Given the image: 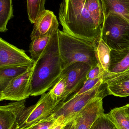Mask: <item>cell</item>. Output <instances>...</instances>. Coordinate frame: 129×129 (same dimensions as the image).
Returning <instances> with one entry per match:
<instances>
[{
  "label": "cell",
  "mask_w": 129,
  "mask_h": 129,
  "mask_svg": "<svg viewBox=\"0 0 129 129\" xmlns=\"http://www.w3.org/2000/svg\"><path fill=\"white\" fill-rule=\"evenodd\" d=\"M58 16L65 33L94 44L100 39L102 27L90 13L86 0H63Z\"/></svg>",
  "instance_id": "cell-1"
},
{
  "label": "cell",
  "mask_w": 129,
  "mask_h": 129,
  "mask_svg": "<svg viewBox=\"0 0 129 129\" xmlns=\"http://www.w3.org/2000/svg\"><path fill=\"white\" fill-rule=\"evenodd\" d=\"M59 30L52 36L35 63L30 81L31 96H39L45 93L54 85L61 74L63 70L59 50Z\"/></svg>",
  "instance_id": "cell-2"
},
{
  "label": "cell",
  "mask_w": 129,
  "mask_h": 129,
  "mask_svg": "<svg viewBox=\"0 0 129 129\" xmlns=\"http://www.w3.org/2000/svg\"><path fill=\"white\" fill-rule=\"evenodd\" d=\"M58 40L62 70L75 62L85 63L92 68L98 64L95 44L60 30Z\"/></svg>",
  "instance_id": "cell-3"
},
{
  "label": "cell",
  "mask_w": 129,
  "mask_h": 129,
  "mask_svg": "<svg viewBox=\"0 0 129 129\" xmlns=\"http://www.w3.org/2000/svg\"><path fill=\"white\" fill-rule=\"evenodd\" d=\"M103 81L88 91L76 96H71L65 101L60 102L50 116L57 119L63 116L66 125L73 121L77 114L91 101L97 97L104 98L110 95L107 84L103 83Z\"/></svg>",
  "instance_id": "cell-4"
},
{
  "label": "cell",
  "mask_w": 129,
  "mask_h": 129,
  "mask_svg": "<svg viewBox=\"0 0 129 129\" xmlns=\"http://www.w3.org/2000/svg\"><path fill=\"white\" fill-rule=\"evenodd\" d=\"M101 39L111 49L122 50L129 47V21L116 13L105 17Z\"/></svg>",
  "instance_id": "cell-5"
},
{
  "label": "cell",
  "mask_w": 129,
  "mask_h": 129,
  "mask_svg": "<svg viewBox=\"0 0 129 129\" xmlns=\"http://www.w3.org/2000/svg\"><path fill=\"white\" fill-rule=\"evenodd\" d=\"M60 102L53 100L49 91L44 93L36 104L24 109L18 119L17 129L27 128L50 116Z\"/></svg>",
  "instance_id": "cell-6"
},
{
  "label": "cell",
  "mask_w": 129,
  "mask_h": 129,
  "mask_svg": "<svg viewBox=\"0 0 129 129\" xmlns=\"http://www.w3.org/2000/svg\"><path fill=\"white\" fill-rule=\"evenodd\" d=\"M35 66V63L26 72L10 81L5 88L0 91V101H19L31 96L30 81Z\"/></svg>",
  "instance_id": "cell-7"
},
{
  "label": "cell",
  "mask_w": 129,
  "mask_h": 129,
  "mask_svg": "<svg viewBox=\"0 0 129 129\" xmlns=\"http://www.w3.org/2000/svg\"><path fill=\"white\" fill-rule=\"evenodd\" d=\"M92 67L83 62H75L62 70L60 77L65 79L66 90L62 102L66 101L70 95L77 92L87 80V76Z\"/></svg>",
  "instance_id": "cell-8"
},
{
  "label": "cell",
  "mask_w": 129,
  "mask_h": 129,
  "mask_svg": "<svg viewBox=\"0 0 129 129\" xmlns=\"http://www.w3.org/2000/svg\"><path fill=\"white\" fill-rule=\"evenodd\" d=\"M35 63L25 51L0 38V68L32 65Z\"/></svg>",
  "instance_id": "cell-9"
},
{
  "label": "cell",
  "mask_w": 129,
  "mask_h": 129,
  "mask_svg": "<svg viewBox=\"0 0 129 129\" xmlns=\"http://www.w3.org/2000/svg\"><path fill=\"white\" fill-rule=\"evenodd\" d=\"M102 97H97L86 105L74 119L75 129H90L95 121L104 113Z\"/></svg>",
  "instance_id": "cell-10"
},
{
  "label": "cell",
  "mask_w": 129,
  "mask_h": 129,
  "mask_svg": "<svg viewBox=\"0 0 129 129\" xmlns=\"http://www.w3.org/2000/svg\"><path fill=\"white\" fill-rule=\"evenodd\" d=\"M25 100L0 107V129H17V121L25 108Z\"/></svg>",
  "instance_id": "cell-11"
},
{
  "label": "cell",
  "mask_w": 129,
  "mask_h": 129,
  "mask_svg": "<svg viewBox=\"0 0 129 129\" xmlns=\"http://www.w3.org/2000/svg\"><path fill=\"white\" fill-rule=\"evenodd\" d=\"M103 80V83L107 84L110 95L125 98L129 96V70L118 74L104 72Z\"/></svg>",
  "instance_id": "cell-12"
},
{
  "label": "cell",
  "mask_w": 129,
  "mask_h": 129,
  "mask_svg": "<svg viewBox=\"0 0 129 129\" xmlns=\"http://www.w3.org/2000/svg\"><path fill=\"white\" fill-rule=\"evenodd\" d=\"M58 27V20L54 12L45 10L34 24L30 35L31 40L55 32L59 30Z\"/></svg>",
  "instance_id": "cell-13"
},
{
  "label": "cell",
  "mask_w": 129,
  "mask_h": 129,
  "mask_svg": "<svg viewBox=\"0 0 129 129\" xmlns=\"http://www.w3.org/2000/svg\"><path fill=\"white\" fill-rule=\"evenodd\" d=\"M129 70V47L122 50H111L108 73L118 74Z\"/></svg>",
  "instance_id": "cell-14"
},
{
  "label": "cell",
  "mask_w": 129,
  "mask_h": 129,
  "mask_svg": "<svg viewBox=\"0 0 129 129\" xmlns=\"http://www.w3.org/2000/svg\"><path fill=\"white\" fill-rule=\"evenodd\" d=\"M33 64L0 68V91L10 81L26 72Z\"/></svg>",
  "instance_id": "cell-15"
},
{
  "label": "cell",
  "mask_w": 129,
  "mask_h": 129,
  "mask_svg": "<svg viewBox=\"0 0 129 129\" xmlns=\"http://www.w3.org/2000/svg\"><path fill=\"white\" fill-rule=\"evenodd\" d=\"M105 16L110 13L118 14L129 21V0H101Z\"/></svg>",
  "instance_id": "cell-16"
},
{
  "label": "cell",
  "mask_w": 129,
  "mask_h": 129,
  "mask_svg": "<svg viewBox=\"0 0 129 129\" xmlns=\"http://www.w3.org/2000/svg\"><path fill=\"white\" fill-rule=\"evenodd\" d=\"M58 31L41 37L35 38L31 40L32 42L30 45L29 52L31 55V58L35 62L41 56L52 36Z\"/></svg>",
  "instance_id": "cell-17"
},
{
  "label": "cell",
  "mask_w": 129,
  "mask_h": 129,
  "mask_svg": "<svg viewBox=\"0 0 129 129\" xmlns=\"http://www.w3.org/2000/svg\"><path fill=\"white\" fill-rule=\"evenodd\" d=\"M118 129H129V116L125 106L112 109L107 114Z\"/></svg>",
  "instance_id": "cell-18"
},
{
  "label": "cell",
  "mask_w": 129,
  "mask_h": 129,
  "mask_svg": "<svg viewBox=\"0 0 129 129\" xmlns=\"http://www.w3.org/2000/svg\"><path fill=\"white\" fill-rule=\"evenodd\" d=\"M95 44L98 64L105 72L108 71L111 49L100 39Z\"/></svg>",
  "instance_id": "cell-19"
},
{
  "label": "cell",
  "mask_w": 129,
  "mask_h": 129,
  "mask_svg": "<svg viewBox=\"0 0 129 129\" xmlns=\"http://www.w3.org/2000/svg\"><path fill=\"white\" fill-rule=\"evenodd\" d=\"M12 0H0V32L8 31V21L13 16Z\"/></svg>",
  "instance_id": "cell-20"
},
{
  "label": "cell",
  "mask_w": 129,
  "mask_h": 129,
  "mask_svg": "<svg viewBox=\"0 0 129 129\" xmlns=\"http://www.w3.org/2000/svg\"><path fill=\"white\" fill-rule=\"evenodd\" d=\"M26 1L29 20L34 24L45 10V0H26Z\"/></svg>",
  "instance_id": "cell-21"
},
{
  "label": "cell",
  "mask_w": 129,
  "mask_h": 129,
  "mask_svg": "<svg viewBox=\"0 0 129 129\" xmlns=\"http://www.w3.org/2000/svg\"><path fill=\"white\" fill-rule=\"evenodd\" d=\"M66 90V84L65 79L59 77L49 92L51 98L55 101L62 102L64 98Z\"/></svg>",
  "instance_id": "cell-22"
},
{
  "label": "cell",
  "mask_w": 129,
  "mask_h": 129,
  "mask_svg": "<svg viewBox=\"0 0 129 129\" xmlns=\"http://www.w3.org/2000/svg\"><path fill=\"white\" fill-rule=\"evenodd\" d=\"M90 129H118L107 114H103L95 121Z\"/></svg>",
  "instance_id": "cell-23"
},
{
  "label": "cell",
  "mask_w": 129,
  "mask_h": 129,
  "mask_svg": "<svg viewBox=\"0 0 129 129\" xmlns=\"http://www.w3.org/2000/svg\"><path fill=\"white\" fill-rule=\"evenodd\" d=\"M104 74V73L103 74L100 76L95 79L86 80L85 82H84L83 86H82V88L79 89V90L71 96H76V95L83 94L94 88L99 83L103 81Z\"/></svg>",
  "instance_id": "cell-24"
},
{
  "label": "cell",
  "mask_w": 129,
  "mask_h": 129,
  "mask_svg": "<svg viewBox=\"0 0 129 129\" xmlns=\"http://www.w3.org/2000/svg\"><path fill=\"white\" fill-rule=\"evenodd\" d=\"M57 120L50 116L25 129H51L56 124Z\"/></svg>",
  "instance_id": "cell-25"
},
{
  "label": "cell",
  "mask_w": 129,
  "mask_h": 129,
  "mask_svg": "<svg viewBox=\"0 0 129 129\" xmlns=\"http://www.w3.org/2000/svg\"><path fill=\"white\" fill-rule=\"evenodd\" d=\"M104 71L98 64L95 67L91 68L87 75V79H92L97 78L104 74Z\"/></svg>",
  "instance_id": "cell-26"
},
{
  "label": "cell",
  "mask_w": 129,
  "mask_h": 129,
  "mask_svg": "<svg viewBox=\"0 0 129 129\" xmlns=\"http://www.w3.org/2000/svg\"><path fill=\"white\" fill-rule=\"evenodd\" d=\"M66 125L65 119L61 116L57 118L56 124L51 129H63Z\"/></svg>",
  "instance_id": "cell-27"
},
{
  "label": "cell",
  "mask_w": 129,
  "mask_h": 129,
  "mask_svg": "<svg viewBox=\"0 0 129 129\" xmlns=\"http://www.w3.org/2000/svg\"><path fill=\"white\" fill-rule=\"evenodd\" d=\"M63 129H75L74 120L67 124Z\"/></svg>",
  "instance_id": "cell-28"
},
{
  "label": "cell",
  "mask_w": 129,
  "mask_h": 129,
  "mask_svg": "<svg viewBox=\"0 0 129 129\" xmlns=\"http://www.w3.org/2000/svg\"><path fill=\"white\" fill-rule=\"evenodd\" d=\"M125 107L126 112L128 113L129 116V104H127L126 105H125Z\"/></svg>",
  "instance_id": "cell-29"
}]
</instances>
